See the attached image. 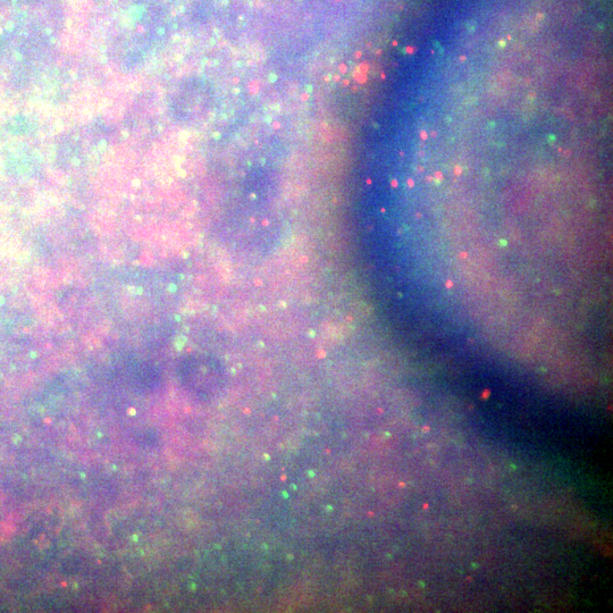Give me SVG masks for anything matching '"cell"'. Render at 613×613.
Masks as SVG:
<instances>
[]
</instances>
